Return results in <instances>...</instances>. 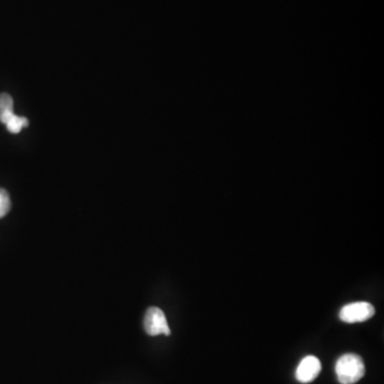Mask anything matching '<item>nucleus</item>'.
Instances as JSON below:
<instances>
[{"label": "nucleus", "mask_w": 384, "mask_h": 384, "mask_svg": "<svg viewBox=\"0 0 384 384\" xmlns=\"http://www.w3.org/2000/svg\"><path fill=\"white\" fill-rule=\"evenodd\" d=\"M322 372V363L314 356H307L301 360L296 370V379L301 383L314 381Z\"/></svg>", "instance_id": "5"}, {"label": "nucleus", "mask_w": 384, "mask_h": 384, "mask_svg": "<svg viewBox=\"0 0 384 384\" xmlns=\"http://www.w3.org/2000/svg\"><path fill=\"white\" fill-rule=\"evenodd\" d=\"M11 210V200L5 189L0 188V219Z\"/></svg>", "instance_id": "6"}, {"label": "nucleus", "mask_w": 384, "mask_h": 384, "mask_svg": "<svg viewBox=\"0 0 384 384\" xmlns=\"http://www.w3.org/2000/svg\"><path fill=\"white\" fill-rule=\"evenodd\" d=\"M375 307L368 302H354L345 305L340 312L342 322L347 324L363 322L375 315Z\"/></svg>", "instance_id": "3"}, {"label": "nucleus", "mask_w": 384, "mask_h": 384, "mask_svg": "<svg viewBox=\"0 0 384 384\" xmlns=\"http://www.w3.org/2000/svg\"><path fill=\"white\" fill-rule=\"evenodd\" d=\"M145 329L147 334L151 336L165 334L170 336L171 330L165 313L159 307H152L147 311L145 317Z\"/></svg>", "instance_id": "4"}, {"label": "nucleus", "mask_w": 384, "mask_h": 384, "mask_svg": "<svg viewBox=\"0 0 384 384\" xmlns=\"http://www.w3.org/2000/svg\"><path fill=\"white\" fill-rule=\"evenodd\" d=\"M0 121L7 125L8 131L12 134H19L29 125L28 120L13 112V100L7 93L0 94Z\"/></svg>", "instance_id": "2"}, {"label": "nucleus", "mask_w": 384, "mask_h": 384, "mask_svg": "<svg viewBox=\"0 0 384 384\" xmlns=\"http://www.w3.org/2000/svg\"><path fill=\"white\" fill-rule=\"evenodd\" d=\"M336 373L340 384H354L365 375V365L361 356L346 354L336 362Z\"/></svg>", "instance_id": "1"}]
</instances>
